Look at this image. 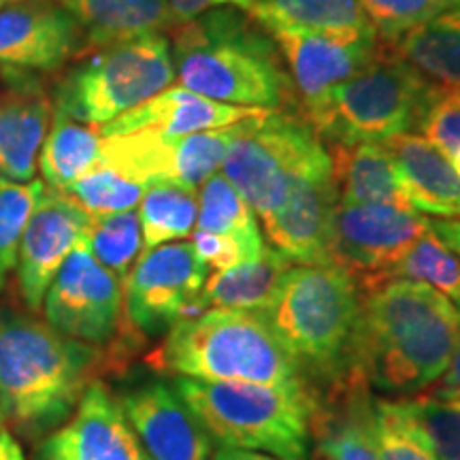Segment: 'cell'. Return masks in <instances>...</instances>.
I'll return each instance as SVG.
<instances>
[{"label":"cell","mask_w":460,"mask_h":460,"mask_svg":"<svg viewBox=\"0 0 460 460\" xmlns=\"http://www.w3.org/2000/svg\"><path fill=\"white\" fill-rule=\"evenodd\" d=\"M460 339V312L422 281L386 279L362 292L356 367L377 393L410 396L444 376Z\"/></svg>","instance_id":"obj_1"},{"label":"cell","mask_w":460,"mask_h":460,"mask_svg":"<svg viewBox=\"0 0 460 460\" xmlns=\"http://www.w3.org/2000/svg\"><path fill=\"white\" fill-rule=\"evenodd\" d=\"M171 56L180 88L209 101L278 109L295 96L271 34L241 9H211L175 26Z\"/></svg>","instance_id":"obj_2"},{"label":"cell","mask_w":460,"mask_h":460,"mask_svg":"<svg viewBox=\"0 0 460 460\" xmlns=\"http://www.w3.org/2000/svg\"><path fill=\"white\" fill-rule=\"evenodd\" d=\"M362 290L337 264H292L262 318L312 394L358 377ZM362 377V376H360Z\"/></svg>","instance_id":"obj_3"},{"label":"cell","mask_w":460,"mask_h":460,"mask_svg":"<svg viewBox=\"0 0 460 460\" xmlns=\"http://www.w3.org/2000/svg\"><path fill=\"white\" fill-rule=\"evenodd\" d=\"M101 362L94 345L0 307V413L28 439L49 435L71 418Z\"/></svg>","instance_id":"obj_4"},{"label":"cell","mask_w":460,"mask_h":460,"mask_svg":"<svg viewBox=\"0 0 460 460\" xmlns=\"http://www.w3.org/2000/svg\"><path fill=\"white\" fill-rule=\"evenodd\" d=\"M171 384L211 441L222 447L307 460L314 396L305 384L267 386L180 376Z\"/></svg>","instance_id":"obj_5"},{"label":"cell","mask_w":460,"mask_h":460,"mask_svg":"<svg viewBox=\"0 0 460 460\" xmlns=\"http://www.w3.org/2000/svg\"><path fill=\"white\" fill-rule=\"evenodd\" d=\"M152 362L160 371L207 382L303 384L261 312L205 309L181 318L166 332Z\"/></svg>","instance_id":"obj_6"},{"label":"cell","mask_w":460,"mask_h":460,"mask_svg":"<svg viewBox=\"0 0 460 460\" xmlns=\"http://www.w3.org/2000/svg\"><path fill=\"white\" fill-rule=\"evenodd\" d=\"M435 88L394 49H382L305 118L335 146L384 143L420 128Z\"/></svg>","instance_id":"obj_7"},{"label":"cell","mask_w":460,"mask_h":460,"mask_svg":"<svg viewBox=\"0 0 460 460\" xmlns=\"http://www.w3.org/2000/svg\"><path fill=\"white\" fill-rule=\"evenodd\" d=\"M172 82L171 41L164 34H146L92 51L68 68L51 101L56 111L99 128L171 88Z\"/></svg>","instance_id":"obj_8"},{"label":"cell","mask_w":460,"mask_h":460,"mask_svg":"<svg viewBox=\"0 0 460 460\" xmlns=\"http://www.w3.org/2000/svg\"><path fill=\"white\" fill-rule=\"evenodd\" d=\"M329 158L305 115L264 109L237 124L222 171L254 214L267 220L286 203L292 183Z\"/></svg>","instance_id":"obj_9"},{"label":"cell","mask_w":460,"mask_h":460,"mask_svg":"<svg viewBox=\"0 0 460 460\" xmlns=\"http://www.w3.org/2000/svg\"><path fill=\"white\" fill-rule=\"evenodd\" d=\"M207 271L192 241L143 252L124 279V309L132 329L156 337L181 318L199 314Z\"/></svg>","instance_id":"obj_10"},{"label":"cell","mask_w":460,"mask_h":460,"mask_svg":"<svg viewBox=\"0 0 460 460\" xmlns=\"http://www.w3.org/2000/svg\"><path fill=\"white\" fill-rule=\"evenodd\" d=\"M429 226L430 220L413 207L339 203L332 222V264L352 275L367 292L386 281Z\"/></svg>","instance_id":"obj_11"},{"label":"cell","mask_w":460,"mask_h":460,"mask_svg":"<svg viewBox=\"0 0 460 460\" xmlns=\"http://www.w3.org/2000/svg\"><path fill=\"white\" fill-rule=\"evenodd\" d=\"M124 281L92 256L85 239L68 254L43 298L48 324L90 345L111 341L119 329Z\"/></svg>","instance_id":"obj_12"},{"label":"cell","mask_w":460,"mask_h":460,"mask_svg":"<svg viewBox=\"0 0 460 460\" xmlns=\"http://www.w3.org/2000/svg\"><path fill=\"white\" fill-rule=\"evenodd\" d=\"M261 24L271 34L290 71L303 115L318 107L337 85L362 71L382 51L376 31L324 32L278 22Z\"/></svg>","instance_id":"obj_13"},{"label":"cell","mask_w":460,"mask_h":460,"mask_svg":"<svg viewBox=\"0 0 460 460\" xmlns=\"http://www.w3.org/2000/svg\"><path fill=\"white\" fill-rule=\"evenodd\" d=\"M90 224L92 216L84 207L43 181L22 233L15 267L20 295L31 312L43 307L49 284L68 254L85 239Z\"/></svg>","instance_id":"obj_14"},{"label":"cell","mask_w":460,"mask_h":460,"mask_svg":"<svg viewBox=\"0 0 460 460\" xmlns=\"http://www.w3.org/2000/svg\"><path fill=\"white\" fill-rule=\"evenodd\" d=\"M149 460H209L214 441L172 384L135 377L115 396Z\"/></svg>","instance_id":"obj_15"},{"label":"cell","mask_w":460,"mask_h":460,"mask_svg":"<svg viewBox=\"0 0 460 460\" xmlns=\"http://www.w3.org/2000/svg\"><path fill=\"white\" fill-rule=\"evenodd\" d=\"M90 51L82 28L51 0L0 9V71L49 73Z\"/></svg>","instance_id":"obj_16"},{"label":"cell","mask_w":460,"mask_h":460,"mask_svg":"<svg viewBox=\"0 0 460 460\" xmlns=\"http://www.w3.org/2000/svg\"><path fill=\"white\" fill-rule=\"evenodd\" d=\"M339 192L332 160L312 166L292 183L286 203L262 220L275 250L296 264H332V222Z\"/></svg>","instance_id":"obj_17"},{"label":"cell","mask_w":460,"mask_h":460,"mask_svg":"<svg viewBox=\"0 0 460 460\" xmlns=\"http://www.w3.org/2000/svg\"><path fill=\"white\" fill-rule=\"evenodd\" d=\"M32 460H149L122 407L102 382H92L62 427L45 435Z\"/></svg>","instance_id":"obj_18"},{"label":"cell","mask_w":460,"mask_h":460,"mask_svg":"<svg viewBox=\"0 0 460 460\" xmlns=\"http://www.w3.org/2000/svg\"><path fill=\"white\" fill-rule=\"evenodd\" d=\"M312 439L320 460H382L377 450L373 396L360 376L315 393Z\"/></svg>","instance_id":"obj_19"},{"label":"cell","mask_w":460,"mask_h":460,"mask_svg":"<svg viewBox=\"0 0 460 460\" xmlns=\"http://www.w3.org/2000/svg\"><path fill=\"white\" fill-rule=\"evenodd\" d=\"M4 75L13 90L0 94V180L28 183L54 119V101L28 75Z\"/></svg>","instance_id":"obj_20"},{"label":"cell","mask_w":460,"mask_h":460,"mask_svg":"<svg viewBox=\"0 0 460 460\" xmlns=\"http://www.w3.org/2000/svg\"><path fill=\"white\" fill-rule=\"evenodd\" d=\"M264 109L252 107H234L224 105L205 99V96L194 94L175 85L166 88L160 94L141 102L139 107L130 109L111 119V122L99 126L101 137L111 135H128V132H158V135L183 137L194 135V132L216 130L224 126L237 124L241 119L258 115Z\"/></svg>","instance_id":"obj_21"},{"label":"cell","mask_w":460,"mask_h":460,"mask_svg":"<svg viewBox=\"0 0 460 460\" xmlns=\"http://www.w3.org/2000/svg\"><path fill=\"white\" fill-rule=\"evenodd\" d=\"M384 146L393 154L401 188L413 209L460 217V172L452 158L413 132L396 135Z\"/></svg>","instance_id":"obj_22"},{"label":"cell","mask_w":460,"mask_h":460,"mask_svg":"<svg viewBox=\"0 0 460 460\" xmlns=\"http://www.w3.org/2000/svg\"><path fill=\"white\" fill-rule=\"evenodd\" d=\"M82 28L90 51L177 26L169 0H51Z\"/></svg>","instance_id":"obj_23"},{"label":"cell","mask_w":460,"mask_h":460,"mask_svg":"<svg viewBox=\"0 0 460 460\" xmlns=\"http://www.w3.org/2000/svg\"><path fill=\"white\" fill-rule=\"evenodd\" d=\"M331 160L341 205L411 207L401 188L393 154L384 143L335 146Z\"/></svg>","instance_id":"obj_24"},{"label":"cell","mask_w":460,"mask_h":460,"mask_svg":"<svg viewBox=\"0 0 460 460\" xmlns=\"http://www.w3.org/2000/svg\"><path fill=\"white\" fill-rule=\"evenodd\" d=\"M292 262L264 245L261 256L252 262L209 275L199 295V312L205 309H239V312H264L273 303L281 281L290 271Z\"/></svg>","instance_id":"obj_25"},{"label":"cell","mask_w":460,"mask_h":460,"mask_svg":"<svg viewBox=\"0 0 460 460\" xmlns=\"http://www.w3.org/2000/svg\"><path fill=\"white\" fill-rule=\"evenodd\" d=\"M393 48L429 82L460 88V9L430 17L402 34Z\"/></svg>","instance_id":"obj_26"},{"label":"cell","mask_w":460,"mask_h":460,"mask_svg":"<svg viewBox=\"0 0 460 460\" xmlns=\"http://www.w3.org/2000/svg\"><path fill=\"white\" fill-rule=\"evenodd\" d=\"M101 141L102 137L94 126L77 122L54 109V119L39 152L43 181L49 188L66 192L99 163Z\"/></svg>","instance_id":"obj_27"},{"label":"cell","mask_w":460,"mask_h":460,"mask_svg":"<svg viewBox=\"0 0 460 460\" xmlns=\"http://www.w3.org/2000/svg\"><path fill=\"white\" fill-rule=\"evenodd\" d=\"M199 194L177 181L156 180L147 183L141 197L143 252L190 237L197 228Z\"/></svg>","instance_id":"obj_28"},{"label":"cell","mask_w":460,"mask_h":460,"mask_svg":"<svg viewBox=\"0 0 460 460\" xmlns=\"http://www.w3.org/2000/svg\"><path fill=\"white\" fill-rule=\"evenodd\" d=\"M194 230L228 234V237L243 243L254 256H261L264 245H267L261 228H258L254 209L241 197L239 190L217 172L200 186L199 217Z\"/></svg>","instance_id":"obj_29"},{"label":"cell","mask_w":460,"mask_h":460,"mask_svg":"<svg viewBox=\"0 0 460 460\" xmlns=\"http://www.w3.org/2000/svg\"><path fill=\"white\" fill-rule=\"evenodd\" d=\"M252 15L261 22L324 32L373 31L360 0H261Z\"/></svg>","instance_id":"obj_30"},{"label":"cell","mask_w":460,"mask_h":460,"mask_svg":"<svg viewBox=\"0 0 460 460\" xmlns=\"http://www.w3.org/2000/svg\"><path fill=\"white\" fill-rule=\"evenodd\" d=\"M399 278L435 288L460 312V258L437 237L430 226L394 264L386 279Z\"/></svg>","instance_id":"obj_31"},{"label":"cell","mask_w":460,"mask_h":460,"mask_svg":"<svg viewBox=\"0 0 460 460\" xmlns=\"http://www.w3.org/2000/svg\"><path fill=\"white\" fill-rule=\"evenodd\" d=\"M85 245L102 267L124 281L143 252L139 214L130 209L92 217L90 230L85 234Z\"/></svg>","instance_id":"obj_32"},{"label":"cell","mask_w":460,"mask_h":460,"mask_svg":"<svg viewBox=\"0 0 460 460\" xmlns=\"http://www.w3.org/2000/svg\"><path fill=\"white\" fill-rule=\"evenodd\" d=\"M373 420L382 460H437L429 437L413 422L402 401L373 396Z\"/></svg>","instance_id":"obj_33"},{"label":"cell","mask_w":460,"mask_h":460,"mask_svg":"<svg viewBox=\"0 0 460 460\" xmlns=\"http://www.w3.org/2000/svg\"><path fill=\"white\" fill-rule=\"evenodd\" d=\"M143 192H146V186L124 180L101 163H96L82 180L66 190L68 197L84 207L92 217L135 209L141 203Z\"/></svg>","instance_id":"obj_34"},{"label":"cell","mask_w":460,"mask_h":460,"mask_svg":"<svg viewBox=\"0 0 460 460\" xmlns=\"http://www.w3.org/2000/svg\"><path fill=\"white\" fill-rule=\"evenodd\" d=\"M43 181L15 183L0 180V292L17 267V252L24 226L31 216Z\"/></svg>","instance_id":"obj_35"},{"label":"cell","mask_w":460,"mask_h":460,"mask_svg":"<svg viewBox=\"0 0 460 460\" xmlns=\"http://www.w3.org/2000/svg\"><path fill=\"white\" fill-rule=\"evenodd\" d=\"M360 7L379 41L394 45L430 17L460 9V0H360Z\"/></svg>","instance_id":"obj_36"},{"label":"cell","mask_w":460,"mask_h":460,"mask_svg":"<svg viewBox=\"0 0 460 460\" xmlns=\"http://www.w3.org/2000/svg\"><path fill=\"white\" fill-rule=\"evenodd\" d=\"M402 405L429 437L437 460H460V401L424 394L405 399Z\"/></svg>","instance_id":"obj_37"},{"label":"cell","mask_w":460,"mask_h":460,"mask_svg":"<svg viewBox=\"0 0 460 460\" xmlns=\"http://www.w3.org/2000/svg\"><path fill=\"white\" fill-rule=\"evenodd\" d=\"M418 130L452 158L460 149V88L437 85Z\"/></svg>","instance_id":"obj_38"},{"label":"cell","mask_w":460,"mask_h":460,"mask_svg":"<svg viewBox=\"0 0 460 460\" xmlns=\"http://www.w3.org/2000/svg\"><path fill=\"white\" fill-rule=\"evenodd\" d=\"M192 245L205 267L211 269L214 273L228 271V269L237 267V264L252 262L258 258L252 254L243 243L228 237V234H214L203 233V230H194Z\"/></svg>","instance_id":"obj_39"},{"label":"cell","mask_w":460,"mask_h":460,"mask_svg":"<svg viewBox=\"0 0 460 460\" xmlns=\"http://www.w3.org/2000/svg\"><path fill=\"white\" fill-rule=\"evenodd\" d=\"M258 3H261V0H169V7L172 11L177 26H180L186 24L190 20H194V17L207 13V11L220 7H234L252 13Z\"/></svg>","instance_id":"obj_40"},{"label":"cell","mask_w":460,"mask_h":460,"mask_svg":"<svg viewBox=\"0 0 460 460\" xmlns=\"http://www.w3.org/2000/svg\"><path fill=\"white\" fill-rule=\"evenodd\" d=\"M433 396H437V399L460 401V339H458L456 349H454L450 365H447L446 373L433 384Z\"/></svg>","instance_id":"obj_41"},{"label":"cell","mask_w":460,"mask_h":460,"mask_svg":"<svg viewBox=\"0 0 460 460\" xmlns=\"http://www.w3.org/2000/svg\"><path fill=\"white\" fill-rule=\"evenodd\" d=\"M430 228L460 258V220H452V217L450 220L447 217L446 220H433Z\"/></svg>","instance_id":"obj_42"},{"label":"cell","mask_w":460,"mask_h":460,"mask_svg":"<svg viewBox=\"0 0 460 460\" xmlns=\"http://www.w3.org/2000/svg\"><path fill=\"white\" fill-rule=\"evenodd\" d=\"M214 460H284L271 454L264 452H252V450H233V447H220Z\"/></svg>","instance_id":"obj_43"},{"label":"cell","mask_w":460,"mask_h":460,"mask_svg":"<svg viewBox=\"0 0 460 460\" xmlns=\"http://www.w3.org/2000/svg\"><path fill=\"white\" fill-rule=\"evenodd\" d=\"M0 460H24L20 444L4 427H0Z\"/></svg>","instance_id":"obj_44"},{"label":"cell","mask_w":460,"mask_h":460,"mask_svg":"<svg viewBox=\"0 0 460 460\" xmlns=\"http://www.w3.org/2000/svg\"><path fill=\"white\" fill-rule=\"evenodd\" d=\"M20 3H26V0H0V9H7L11 4H20Z\"/></svg>","instance_id":"obj_45"},{"label":"cell","mask_w":460,"mask_h":460,"mask_svg":"<svg viewBox=\"0 0 460 460\" xmlns=\"http://www.w3.org/2000/svg\"><path fill=\"white\" fill-rule=\"evenodd\" d=\"M452 163H454V166H456V171L460 172V149L452 156Z\"/></svg>","instance_id":"obj_46"},{"label":"cell","mask_w":460,"mask_h":460,"mask_svg":"<svg viewBox=\"0 0 460 460\" xmlns=\"http://www.w3.org/2000/svg\"><path fill=\"white\" fill-rule=\"evenodd\" d=\"M3 424H4V420H3V413H0V427H3Z\"/></svg>","instance_id":"obj_47"}]
</instances>
